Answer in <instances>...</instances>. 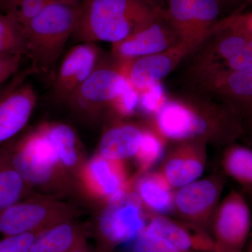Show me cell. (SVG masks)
Masks as SVG:
<instances>
[{
  "label": "cell",
  "mask_w": 252,
  "mask_h": 252,
  "mask_svg": "<svg viewBox=\"0 0 252 252\" xmlns=\"http://www.w3.org/2000/svg\"><path fill=\"white\" fill-rule=\"evenodd\" d=\"M4 95H1V94H0V99L2 98L3 97H4Z\"/></svg>",
  "instance_id": "ab89813d"
},
{
  "label": "cell",
  "mask_w": 252,
  "mask_h": 252,
  "mask_svg": "<svg viewBox=\"0 0 252 252\" xmlns=\"http://www.w3.org/2000/svg\"><path fill=\"white\" fill-rule=\"evenodd\" d=\"M144 228L182 250L219 252L213 238L207 232L189 224H182L164 215H153Z\"/></svg>",
  "instance_id": "ac0fdd59"
},
{
  "label": "cell",
  "mask_w": 252,
  "mask_h": 252,
  "mask_svg": "<svg viewBox=\"0 0 252 252\" xmlns=\"http://www.w3.org/2000/svg\"><path fill=\"white\" fill-rule=\"evenodd\" d=\"M229 17L233 22L252 33V11L232 14Z\"/></svg>",
  "instance_id": "836d02e7"
},
{
  "label": "cell",
  "mask_w": 252,
  "mask_h": 252,
  "mask_svg": "<svg viewBox=\"0 0 252 252\" xmlns=\"http://www.w3.org/2000/svg\"><path fill=\"white\" fill-rule=\"evenodd\" d=\"M252 39V33L229 17L220 19L205 40L193 53L187 74L196 84L211 76L217 69L242 54Z\"/></svg>",
  "instance_id": "8992f818"
},
{
  "label": "cell",
  "mask_w": 252,
  "mask_h": 252,
  "mask_svg": "<svg viewBox=\"0 0 252 252\" xmlns=\"http://www.w3.org/2000/svg\"><path fill=\"white\" fill-rule=\"evenodd\" d=\"M114 61V60H113ZM129 82L120 66L102 60L76 91L68 104L76 115L94 121L126 90Z\"/></svg>",
  "instance_id": "52a82bcc"
},
{
  "label": "cell",
  "mask_w": 252,
  "mask_h": 252,
  "mask_svg": "<svg viewBox=\"0 0 252 252\" xmlns=\"http://www.w3.org/2000/svg\"><path fill=\"white\" fill-rule=\"evenodd\" d=\"M152 125L166 140L226 142L241 132L238 109L198 96L168 97Z\"/></svg>",
  "instance_id": "6da1fadb"
},
{
  "label": "cell",
  "mask_w": 252,
  "mask_h": 252,
  "mask_svg": "<svg viewBox=\"0 0 252 252\" xmlns=\"http://www.w3.org/2000/svg\"><path fill=\"white\" fill-rule=\"evenodd\" d=\"M133 189L144 207L154 215H164L173 210V188L159 170L135 177Z\"/></svg>",
  "instance_id": "7402d4cb"
},
{
  "label": "cell",
  "mask_w": 252,
  "mask_h": 252,
  "mask_svg": "<svg viewBox=\"0 0 252 252\" xmlns=\"http://www.w3.org/2000/svg\"><path fill=\"white\" fill-rule=\"evenodd\" d=\"M138 94V107L144 114L152 117L161 108L167 98L161 82Z\"/></svg>",
  "instance_id": "f546056e"
},
{
  "label": "cell",
  "mask_w": 252,
  "mask_h": 252,
  "mask_svg": "<svg viewBox=\"0 0 252 252\" xmlns=\"http://www.w3.org/2000/svg\"><path fill=\"white\" fill-rule=\"evenodd\" d=\"M149 1L161 8L162 9L165 10L166 9L167 0H149Z\"/></svg>",
  "instance_id": "d590c367"
},
{
  "label": "cell",
  "mask_w": 252,
  "mask_h": 252,
  "mask_svg": "<svg viewBox=\"0 0 252 252\" xmlns=\"http://www.w3.org/2000/svg\"><path fill=\"white\" fill-rule=\"evenodd\" d=\"M36 194L15 167L7 146L0 147V212Z\"/></svg>",
  "instance_id": "603a6c76"
},
{
  "label": "cell",
  "mask_w": 252,
  "mask_h": 252,
  "mask_svg": "<svg viewBox=\"0 0 252 252\" xmlns=\"http://www.w3.org/2000/svg\"><path fill=\"white\" fill-rule=\"evenodd\" d=\"M45 130L64 167L77 182L86 160L77 134L71 126L60 122L43 123Z\"/></svg>",
  "instance_id": "44dd1931"
},
{
  "label": "cell",
  "mask_w": 252,
  "mask_h": 252,
  "mask_svg": "<svg viewBox=\"0 0 252 252\" xmlns=\"http://www.w3.org/2000/svg\"><path fill=\"white\" fill-rule=\"evenodd\" d=\"M223 185V177L217 175L184 186L175 192L174 209L187 224L206 232L218 207Z\"/></svg>",
  "instance_id": "7c38bea8"
},
{
  "label": "cell",
  "mask_w": 252,
  "mask_h": 252,
  "mask_svg": "<svg viewBox=\"0 0 252 252\" xmlns=\"http://www.w3.org/2000/svg\"><path fill=\"white\" fill-rule=\"evenodd\" d=\"M166 141L152 124L144 127L140 147L135 156L139 174L148 172L162 157Z\"/></svg>",
  "instance_id": "484cf974"
},
{
  "label": "cell",
  "mask_w": 252,
  "mask_h": 252,
  "mask_svg": "<svg viewBox=\"0 0 252 252\" xmlns=\"http://www.w3.org/2000/svg\"><path fill=\"white\" fill-rule=\"evenodd\" d=\"M80 0H0V13L14 16L20 24L27 22L48 5L56 2L79 4Z\"/></svg>",
  "instance_id": "83f0119b"
},
{
  "label": "cell",
  "mask_w": 252,
  "mask_h": 252,
  "mask_svg": "<svg viewBox=\"0 0 252 252\" xmlns=\"http://www.w3.org/2000/svg\"><path fill=\"white\" fill-rule=\"evenodd\" d=\"M23 55L0 56V85L17 72Z\"/></svg>",
  "instance_id": "d6a6232c"
},
{
  "label": "cell",
  "mask_w": 252,
  "mask_h": 252,
  "mask_svg": "<svg viewBox=\"0 0 252 252\" xmlns=\"http://www.w3.org/2000/svg\"><path fill=\"white\" fill-rule=\"evenodd\" d=\"M132 252H198L188 251L174 246L144 228L134 243Z\"/></svg>",
  "instance_id": "f1b7e54d"
},
{
  "label": "cell",
  "mask_w": 252,
  "mask_h": 252,
  "mask_svg": "<svg viewBox=\"0 0 252 252\" xmlns=\"http://www.w3.org/2000/svg\"><path fill=\"white\" fill-rule=\"evenodd\" d=\"M192 54L193 51L188 46L180 43L161 52L118 64L128 82L140 93L161 82L185 58Z\"/></svg>",
  "instance_id": "9a60e30c"
},
{
  "label": "cell",
  "mask_w": 252,
  "mask_h": 252,
  "mask_svg": "<svg viewBox=\"0 0 252 252\" xmlns=\"http://www.w3.org/2000/svg\"><path fill=\"white\" fill-rule=\"evenodd\" d=\"M7 147L15 167L36 193L59 198L77 188L42 124Z\"/></svg>",
  "instance_id": "3957f363"
},
{
  "label": "cell",
  "mask_w": 252,
  "mask_h": 252,
  "mask_svg": "<svg viewBox=\"0 0 252 252\" xmlns=\"http://www.w3.org/2000/svg\"><path fill=\"white\" fill-rule=\"evenodd\" d=\"M139 94L130 83L125 91L115 99L110 109L118 117H127L132 115L138 107Z\"/></svg>",
  "instance_id": "4dcf8cb0"
},
{
  "label": "cell",
  "mask_w": 252,
  "mask_h": 252,
  "mask_svg": "<svg viewBox=\"0 0 252 252\" xmlns=\"http://www.w3.org/2000/svg\"><path fill=\"white\" fill-rule=\"evenodd\" d=\"M22 26L11 15L0 13V56H24Z\"/></svg>",
  "instance_id": "4316f807"
},
{
  "label": "cell",
  "mask_w": 252,
  "mask_h": 252,
  "mask_svg": "<svg viewBox=\"0 0 252 252\" xmlns=\"http://www.w3.org/2000/svg\"><path fill=\"white\" fill-rule=\"evenodd\" d=\"M166 11L154 23L126 39L112 45V57L122 64L132 60L161 52L180 44Z\"/></svg>",
  "instance_id": "4fadbf2b"
},
{
  "label": "cell",
  "mask_w": 252,
  "mask_h": 252,
  "mask_svg": "<svg viewBox=\"0 0 252 252\" xmlns=\"http://www.w3.org/2000/svg\"><path fill=\"white\" fill-rule=\"evenodd\" d=\"M39 233L5 236L0 240V252H28L32 243Z\"/></svg>",
  "instance_id": "1f68e13d"
},
{
  "label": "cell",
  "mask_w": 252,
  "mask_h": 252,
  "mask_svg": "<svg viewBox=\"0 0 252 252\" xmlns=\"http://www.w3.org/2000/svg\"><path fill=\"white\" fill-rule=\"evenodd\" d=\"M220 2L228 3V4H236L243 0H220Z\"/></svg>",
  "instance_id": "8d00e7d4"
},
{
  "label": "cell",
  "mask_w": 252,
  "mask_h": 252,
  "mask_svg": "<svg viewBox=\"0 0 252 252\" xmlns=\"http://www.w3.org/2000/svg\"><path fill=\"white\" fill-rule=\"evenodd\" d=\"M144 128L132 123H114L102 134L97 154L112 160L124 161L135 157L140 147Z\"/></svg>",
  "instance_id": "ffe728a7"
},
{
  "label": "cell",
  "mask_w": 252,
  "mask_h": 252,
  "mask_svg": "<svg viewBox=\"0 0 252 252\" xmlns=\"http://www.w3.org/2000/svg\"><path fill=\"white\" fill-rule=\"evenodd\" d=\"M84 239V228L74 220L64 222L36 235L28 252H70Z\"/></svg>",
  "instance_id": "cb8c5ba5"
},
{
  "label": "cell",
  "mask_w": 252,
  "mask_h": 252,
  "mask_svg": "<svg viewBox=\"0 0 252 252\" xmlns=\"http://www.w3.org/2000/svg\"><path fill=\"white\" fill-rule=\"evenodd\" d=\"M80 214L72 203L36 194L0 212V234L5 237L41 233L54 225L74 220Z\"/></svg>",
  "instance_id": "5b68a950"
},
{
  "label": "cell",
  "mask_w": 252,
  "mask_h": 252,
  "mask_svg": "<svg viewBox=\"0 0 252 252\" xmlns=\"http://www.w3.org/2000/svg\"><path fill=\"white\" fill-rule=\"evenodd\" d=\"M212 223L219 252H244L251 230L252 216L241 193L230 192L219 204Z\"/></svg>",
  "instance_id": "8fae6325"
},
{
  "label": "cell",
  "mask_w": 252,
  "mask_h": 252,
  "mask_svg": "<svg viewBox=\"0 0 252 252\" xmlns=\"http://www.w3.org/2000/svg\"><path fill=\"white\" fill-rule=\"evenodd\" d=\"M166 14L182 43L194 51L220 21V0H167Z\"/></svg>",
  "instance_id": "9c48e42d"
},
{
  "label": "cell",
  "mask_w": 252,
  "mask_h": 252,
  "mask_svg": "<svg viewBox=\"0 0 252 252\" xmlns=\"http://www.w3.org/2000/svg\"><path fill=\"white\" fill-rule=\"evenodd\" d=\"M135 178H129L124 160L97 154L81 167L77 185L86 196L105 205L130 189Z\"/></svg>",
  "instance_id": "30bf717a"
},
{
  "label": "cell",
  "mask_w": 252,
  "mask_h": 252,
  "mask_svg": "<svg viewBox=\"0 0 252 252\" xmlns=\"http://www.w3.org/2000/svg\"><path fill=\"white\" fill-rule=\"evenodd\" d=\"M203 94L217 97L223 103L249 107L252 102V67L220 74L197 84Z\"/></svg>",
  "instance_id": "d6986e66"
},
{
  "label": "cell",
  "mask_w": 252,
  "mask_h": 252,
  "mask_svg": "<svg viewBox=\"0 0 252 252\" xmlns=\"http://www.w3.org/2000/svg\"><path fill=\"white\" fill-rule=\"evenodd\" d=\"M79 6L73 39L112 45L147 28L165 11L149 0H80Z\"/></svg>",
  "instance_id": "7a4b0ae2"
},
{
  "label": "cell",
  "mask_w": 252,
  "mask_h": 252,
  "mask_svg": "<svg viewBox=\"0 0 252 252\" xmlns=\"http://www.w3.org/2000/svg\"><path fill=\"white\" fill-rule=\"evenodd\" d=\"M222 167L225 175L252 193V150L231 144L223 152Z\"/></svg>",
  "instance_id": "d4e9b609"
},
{
  "label": "cell",
  "mask_w": 252,
  "mask_h": 252,
  "mask_svg": "<svg viewBox=\"0 0 252 252\" xmlns=\"http://www.w3.org/2000/svg\"><path fill=\"white\" fill-rule=\"evenodd\" d=\"M70 252H89L87 245H86V239H84L80 243L78 244L77 246L73 249Z\"/></svg>",
  "instance_id": "e575fe53"
},
{
  "label": "cell",
  "mask_w": 252,
  "mask_h": 252,
  "mask_svg": "<svg viewBox=\"0 0 252 252\" xmlns=\"http://www.w3.org/2000/svg\"><path fill=\"white\" fill-rule=\"evenodd\" d=\"M147 224L143 205L132 185L104 205L97 220V233L102 245L112 248L135 240Z\"/></svg>",
  "instance_id": "ba28073f"
},
{
  "label": "cell",
  "mask_w": 252,
  "mask_h": 252,
  "mask_svg": "<svg viewBox=\"0 0 252 252\" xmlns=\"http://www.w3.org/2000/svg\"><path fill=\"white\" fill-rule=\"evenodd\" d=\"M207 144L203 140L180 142L167 156L159 171L172 188H181L201 177L206 165Z\"/></svg>",
  "instance_id": "2e32d148"
},
{
  "label": "cell",
  "mask_w": 252,
  "mask_h": 252,
  "mask_svg": "<svg viewBox=\"0 0 252 252\" xmlns=\"http://www.w3.org/2000/svg\"><path fill=\"white\" fill-rule=\"evenodd\" d=\"M79 4L56 2L21 25L24 55L34 72L51 76L64 46L77 26Z\"/></svg>",
  "instance_id": "277c9868"
},
{
  "label": "cell",
  "mask_w": 252,
  "mask_h": 252,
  "mask_svg": "<svg viewBox=\"0 0 252 252\" xmlns=\"http://www.w3.org/2000/svg\"><path fill=\"white\" fill-rule=\"evenodd\" d=\"M32 86L23 84L0 99V145L19 133L27 125L36 107Z\"/></svg>",
  "instance_id": "e0dca14e"
},
{
  "label": "cell",
  "mask_w": 252,
  "mask_h": 252,
  "mask_svg": "<svg viewBox=\"0 0 252 252\" xmlns=\"http://www.w3.org/2000/svg\"><path fill=\"white\" fill-rule=\"evenodd\" d=\"M94 43L83 42L69 49L59 68L53 84L56 99L68 104L76 91L102 61Z\"/></svg>",
  "instance_id": "5bb4252c"
},
{
  "label": "cell",
  "mask_w": 252,
  "mask_h": 252,
  "mask_svg": "<svg viewBox=\"0 0 252 252\" xmlns=\"http://www.w3.org/2000/svg\"><path fill=\"white\" fill-rule=\"evenodd\" d=\"M248 252H252V246L251 247V248H250V250H249Z\"/></svg>",
  "instance_id": "f35d334b"
},
{
  "label": "cell",
  "mask_w": 252,
  "mask_h": 252,
  "mask_svg": "<svg viewBox=\"0 0 252 252\" xmlns=\"http://www.w3.org/2000/svg\"><path fill=\"white\" fill-rule=\"evenodd\" d=\"M249 109H250V121H251V124L252 126V102L251 104L248 107Z\"/></svg>",
  "instance_id": "74e56055"
}]
</instances>
